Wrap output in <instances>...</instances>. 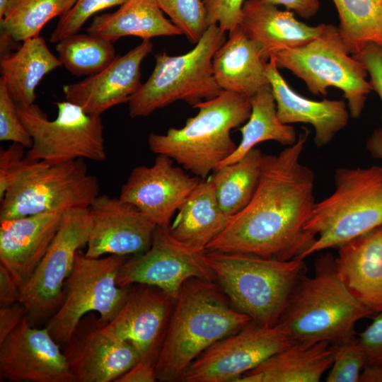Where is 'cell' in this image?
Instances as JSON below:
<instances>
[{
  "mask_svg": "<svg viewBox=\"0 0 382 382\" xmlns=\"http://www.w3.org/2000/svg\"><path fill=\"white\" fill-rule=\"evenodd\" d=\"M356 340L364 354L366 364L382 366V311Z\"/></svg>",
  "mask_w": 382,
  "mask_h": 382,
  "instance_id": "41",
  "label": "cell"
},
{
  "mask_svg": "<svg viewBox=\"0 0 382 382\" xmlns=\"http://www.w3.org/2000/svg\"><path fill=\"white\" fill-rule=\"evenodd\" d=\"M193 108L198 112L183 127H171L163 134L151 133L148 144L153 153L166 156L205 179L236 150L231 131L248 120L250 98L222 90L216 97Z\"/></svg>",
  "mask_w": 382,
  "mask_h": 382,
  "instance_id": "5",
  "label": "cell"
},
{
  "mask_svg": "<svg viewBox=\"0 0 382 382\" xmlns=\"http://www.w3.org/2000/svg\"><path fill=\"white\" fill-rule=\"evenodd\" d=\"M308 135L303 128L294 144L278 154H264L251 199L230 218L206 250L301 259L316 240L306 229L316 204L314 173L301 162Z\"/></svg>",
  "mask_w": 382,
  "mask_h": 382,
  "instance_id": "1",
  "label": "cell"
},
{
  "mask_svg": "<svg viewBox=\"0 0 382 382\" xmlns=\"http://www.w3.org/2000/svg\"><path fill=\"white\" fill-rule=\"evenodd\" d=\"M24 146L13 143L8 149L0 152V200L6 190L26 172L31 169L37 161L26 156Z\"/></svg>",
  "mask_w": 382,
  "mask_h": 382,
  "instance_id": "39",
  "label": "cell"
},
{
  "mask_svg": "<svg viewBox=\"0 0 382 382\" xmlns=\"http://www.w3.org/2000/svg\"><path fill=\"white\" fill-rule=\"evenodd\" d=\"M63 213L47 212L0 221V264L21 287L54 239Z\"/></svg>",
  "mask_w": 382,
  "mask_h": 382,
  "instance_id": "21",
  "label": "cell"
},
{
  "mask_svg": "<svg viewBox=\"0 0 382 382\" xmlns=\"http://www.w3.org/2000/svg\"><path fill=\"white\" fill-rule=\"evenodd\" d=\"M201 180L175 166L170 158L157 155L152 166L132 170L119 197L157 226L169 227L175 213Z\"/></svg>",
  "mask_w": 382,
  "mask_h": 382,
  "instance_id": "16",
  "label": "cell"
},
{
  "mask_svg": "<svg viewBox=\"0 0 382 382\" xmlns=\"http://www.w3.org/2000/svg\"><path fill=\"white\" fill-rule=\"evenodd\" d=\"M338 274L374 313L382 311V225L338 247Z\"/></svg>",
  "mask_w": 382,
  "mask_h": 382,
  "instance_id": "24",
  "label": "cell"
},
{
  "mask_svg": "<svg viewBox=\"0 0 382 382\" xmlns=\"http://www.w3.org/2000/svg\"><path fill=\"white\" fill-rule=\"evenodd\" d=\"M151 40H143L100 72L81 81L63 86L66 100L81 107L87 113L100 115L109 108L128 103L141 83V64L152 52Z\"/></svg>",
  "mask_w": 382,
  "mask_h": 382,
  "instance_id": "20",
  "label": "cell"
},
{
  "mask_svg": "<svg viewBox=\"0 0 382 382\" xmlns=\"http://www.w3.org/2000/svg\"><path fill=\"white\" fill-rule=\"evenodd\" d=\"M208 26L216 24L231 33L238 26L244 0H202Z\"/></svg>",
  "mask_w": 382,
  "mask_h": 382,
  "instance_id": "40",
  "label": "cell"
},
{
  "mask_svg": "<svg viewBox=\"0 0 382 382\" xmlns=\"http://www.w3.org/2000/svg\"><path fill=\"white\" fill-rule=\"evenodd\" d=\"M205 253L206 250L189 247L175 239L169 227L157 226L150 248L122 265L117 283L122 287L136 284L156 286L176 300L189 279H215Z\"/></svg>",
  "mask_w": 382,
  "mask_h": 382,
  "instance_id": "14",
  "label": "cell"
},
{
  "mask_svg": "<svg viewBox=\"0 0 382 382\" xmlns=\"http://www.w3.org/2000/svg\"><path fill=\"white\" fill-rule=\"evenodd\" d=\"M335 191L316 202L306 229L316 236L301 259L382 225V166L340 168Z\"/></svg>",
  "mask_w": 382,
  "mask_h": 382,
  "instance_id": "6",
  "label": "cell"
},
{
  "mask_svg": "<svg viewBox=\"0 0 382 382\" xmlns=\"http://www.w3.org/2000/svg\"><path fill=\"white\" fill-rule=\"evenodd\" d=\"M91 230L88 208L62 214L58 231L38 266L21 289V302L30 323L47 321L63 302L64 284L79 250L86 245Z\"/></svg>",
  "mask_w": 382,
  "mask_h": 382,
  "instance_id": "12",
  "label": "cell"
},
{
  "mask_svg": "<svg viewBox=\"0 0 382 382\" xmlns=\"http://www.w3.org/2000/svg\"><path fill=\"white\" fill-rule=\"evenodd\" d=\"M226 40L225 32L213 24L188 52L155 54L151 74L128 102L130 117H147L178 100L194 107L216 97L222 90L214 76L212 59Z\"/></svg>",
  "mask_w": 382,
  "mask_h": 382,
  "instance_id": "7",
  "label": "cell"
},
{
  "mask_svg": "<svg viewBox=\"0 0 382 382\" xmlns=\"http://www.w3.org/2000/svg\"><path fill=\"white\" fill-rule=\"evenodd\" d=\"M11 0H0V18H1L10 3Z\"/></svg>",
  "mask_w": 382,
  "mask_h": 382,
  "instance_id": "49",
  "label": "cell"
},
{
  "mask_svg": "<svg viewBox=\"0 0 382 382\" xmlns=\"http://www.w3.org/2000/svg\"><path fill=\"white\" fill-rule=\"evenodd\" d=\"M373 313L348 289L335 257L327 253L316 260L312 276L300 279L278 323L294 342L337 344L354 337L356 323Z\"/></svg>",
  "mask_w": 382,
  "mask_h": 382,
  "instance_id": "3",
  "label": "cell"
},
{
  "mask_svg": "<svg viewBox=\"0 0 382 382\" xmlns=\"http://www.w3.org/2000/svg\"><path fill=\"white\" fill-rule=\"evenodd\" d=\"M76 0H11L0 18L1 33L16 42L39 36L43 26L66 13Z\"/></svg>",
  "mask_w": 382,
  "mask_h": 382,
  "instance_id": "33",
  "label": "cell"
},
{
  "mask_svg": "<svg viewBox=\"0 0 382 382\" xmlns=\"http://www.w3.org/2000/svg\"><path fill=\"white\" fill-rule=\"evenodd\" d=\"M86 32L112 42L125 36L143 40L183 34L164 16L156 0H127L115 12L95 16Z\"/></svg>",
  "mask_w": 382,
  "mask_h": 382,
  "instance_id": "28",
  "label": "cell"
},
{
  "mask_svg": "<svg viewBox=\"0 0 382 382\" xmlns=\"http://www.w3.org/2000/svg\"><path fill=\"white\" fill-rule=\"evenodd\" d=\"M238 26L259 47L263 59L276 53L302 46L319 37L326 24L308 25L294 13L282 11L263 0L244 1Z\"/></svg>",
  "mask_w": 382,
  "mask_h": 382,
  "instance_id": "22",
  "label": "cell"
},
{
  "mask_svg": "<svg viewBox=\"0 0 382 382\" xmlns=\"http://www.w3.org/2000/svg\"><path fill=\"white\" fill-rule=\"evenodd\" d=\"M338 12V31L349 54L368 44L382 47V0H332Z\"/></svg>",
  "mask_w": 382,
  "mask_h": 382,
  "instance_id": "32",
  "label": "cell"
},
{
  "mask_svg": "<svg viewBox=\"0 0 382 382\" xmlns=\"http://www.w3.org/2000/svg\"><path fill=\"white\" fill-rule=\"evenodd\" d=\"M266 64L257 45L239 26L229 33L228 40L212 59L214 76L220 88L250 98L270 86Z\"/></svg>",
  "mask_w": 382,
  "mask_h": 382,
  "instance_id": "25",
  "label": "cell"
},
{
  "mask_svg": "<svg viewBox=\"0 0 382 382\" xmlns=\"http://www.w3.org/2000/svg\"><path fill=\"white\" fill-rule=\"evenodd\" d=\"M99 193L98 180L88 173L83 159L58 163L38 161L0 200V221L88 208Z\"/></svg>",
  "mask_w": 382,
  "mask_h": 382,
  "instance_id": "9",
  "label": "cell"
},
{
  "mask_svg": "<svg viewBox=\"0 0 382 382\" xmlns=\"http://www.w3.org/2000/svg\"><path fill=\"white\" fill-rule=\"evenodd\" d=\"M88 209L86 256L135 255L150 248L157 226L131 204L119 197L99 195Z\"/></svg>",
  "mask_w": 382,
  "mask_h": 382,
  "instance_id": "18",
  "label": "cell"
},
{
  "mask_svg": "<svg viewBox=\"0 0 382 382\" xmlns=\"http://www.w3.org/2000/svg\"><path fill=\"white\" fill-rule=\"evenodd\" d=\"M169 226L172 236L189 247L206 250L226 227L231 216L221 209L209 177L202 179Z\"/></svg>",
  "mask_w": 382,
  "mask_h": 382,
  "instance_id": "27",
  "label": "cell"
},
{
  "mask_svg": "<svg viewBox=\"0 0 382 382\" xmlns=\"http://www.w3.org/2000/svg\"><path fill=\"white\" fill-rule=\"evenodd\" d=\"M128 257H90L81 249L78 250L64 284L63 302L45 326L57 343L63 345L79 320L90 312H97L105 323L116 316L129 291V286L122 287L117 283L118 271Z\"/></svg>",
  "mask_w": 382,
  "mask_h": 382,
  "instance_id": "10",
  "label": "cell"
},
{
  "mask_svg": "<svg viewBox=\"0 0 382 382\" xmlns=\"http://www.w3.org/2000/svg\"><path fill=\"white\" fill-rule=\"evenodd\" d=\"M0 140L11 141L30 149L33 139L21 122L16 103L10 96L4 79L0 78Z\"/></svg>",
  "mask_w": 382,
  "mask_h": 382,
  "instance_id": "38",
  "label": "cell"
},
{
  "mask_svg": "<svg viewBox=\"0 0 382 382\" xmlns=\"http://www.w3.org/2000/svg\"><path fill=\"white\" fill-rule=\"evenodd\" d=\"M175 302L156 286L132 284L120 311L105 328L129 342L141 360L155 364Z\"/></svg>",
  "mask_w": 382,
  "mask_h": 382,
  "instance_id": "19",
  "label": "cell"
},
{
  "mask_svg": "<svg viewBox=\"0 0 382 382\" xmlns=\"http://www.w3.org/2000/svg\"><path fill=\"white\" fill-rule=\"evenodd\" d=\"M361 382H382V366L366 364L359 376Z\"/></svg>",
  "mask_w": 382,
  "mask_h": 382,
  "instance_id": "48",
  "label": "cell"
},
{
  "mask_svg": "<svg viewBox=\"0 0 382 382\" xmlns=\"http://www.w3.org/2000/svg\"><path fill=\"white\" fill-rule=\"evenodd\" d=\"M205 260L232 305L263 326L278 323L300 279L304 259L266 258L241 253L207 251Z\"/></svg>",
  "mask_w": 382,
  "mask_h": 382,
  "instance_id": "4",
  "label": "cell"
},
{
  "mask_svg": "<svg viewBox=\"0 0 382 382\" xmlns=\"http://www.w3.org/2000/svg\"><path fill=\"white\" fill-rule=\"evenodd\" d=\"M55 48L62 65L77 76L96 74L117 57L113 42L88 33L66 37Z\"/></svg>",
  "mask_w": 382,
  "mask_h": 382,
  "instance_id": "34",
  "label": "cell"
},
{
  "mask_svg": "<svg viewBox=\"0 0 382 382\" xmlns=\"http://www.w3.org/2000/svg\"><path fill=\"white\" fill-rule=\"evenodd\" d=\"M272 59L306 83L314 95H327L329 87L343 92L352 118L359 117L372 91L364 65L349 53L337 27L326 24L322 34L300 47L279 52Z\"/></svg>",
  "mask_w": 382,
  "mask_h": 382,
  "instance_id": "8",
  "label": "cell"
},
{
  "mask_svg": "<svg viewBox=\"0 0 382 382\" xmlns=\"http://www.w3.org/2000/svg\"><path fill=\"white\" fill-rule=\"evenodd\" d=\"M330 345L334 352V357L326 381H359L360 374L366 361L356 338Z\"/></svg>",
  "mask_w": 382,
  "mask_h": 382,
  "instance_id": "36",
  "label": "cell"
},
{
  "mask_svg": "<svg viewBox=\"0 0 382 382\" xmlns=\"http://www.w3.org/2000/svg\"><path fill=\"white\" fill-rule=\"evenodd\" d=\"M59 58L37 36L24 40L16 50L1 57L0 69L7 90L16 104L31 105L44 76L61 66Z\"/></svg>",
  "mask_w": 382,
  "mask_h": 382,
  "instance_id": "29",
  "label": "cell"
},
{
  "mask_svg": "<svg viewBox=\"0 0 382 382\" xmlns=\"http://www.w3.org/2000/svg\"><path fill=\"white\" fill-rule=\"evenodd\" d=\"M105 324L90 312L63 345L73 382L115 381L141 359L136 349L109 332Z\"/></svg>",
  "mask_w": 382,
  "mask_h": 382,
  "instance_id": "15",
  "label": "cell"
},
{
  "mask_svg": "<svg viewBox=\"0 0 382 382\" xmlns=\"http://www.w3.org/2000/svg\"><path fill=\"white\" fill-rule=\"evenodd\" d=\"M264 154L254 148L236 162L216 167L209 175L217 201L229 216L243 209L257 186Z\"/></svg>",
  "mask_w": 382,
  "mask_h": 382,
  "instance_id": "31",
  "label": "cell"
},
{
  "mask_svg": "<svg viewBox=\"0 0 382 382\" xmlns=\"http://www.w3.org/2000/svg\"><path fill=\"white\" fill-rule=\"evenodd\" d=\"M251 112L240 128L241 139L233 153L216 167L233 163L262 141H274L284 146L294 144L298 137L294 128L279 119L271 86L265 87L250 98Z\"/></svg>",
  "mask_w": 382,
  "mask_h": 382,
  "instance_id": "30",
  "label": "cell"
},
{
  "mask_svg": "<svg viewBox=\"0 0 382 382\" xmlns=\"http://www.w3.org/2000/svg\"><path fill=\"white\" fill-rule=\"evenodd\" d=\"M266 72L279 120L286 125H311L315 131L314 142L318 147L329 144L348 124L350 115L344 100L316 101L298 94L280 74L272 59L267 62Z\"/></svg>",
  "mask_w": 382,
  "mask_h": 382,
  "instance_id": "23",
  "label": "cell"
},
{
  "mask_svg": "<svg viewBox=\"0 0 382 382\" xmlns=\"http://www.w3.org/2000/svg\"><path fill=\"white\" fill-rule=\"evenodd\" d=\"M55 105L57 115L51 120L36 104H16L20 119L33 139L26 156L51 163L104 161L107 154L100 115L88 114L66 100Z\"/></svg>",
  "mask_w": 382,
  "mask_h": 382,
  "instance_id": "11",
  "label": "cell"
},
{
  "mask_svg": "<svg viewBox=\"0 0 382 382\" xmlns=\"http://www.w3.org/2000/svg\"><path fill=\"white\" fill-rule=\"evenodd\" d=\"M163 13L185 34L192 44H197L207 29V14L202 0H156Z\"/></svg>",
  "mask_w": 382,
  "mask_h": 382,
  "instance_id": "35",
  "label": "cell"
},
{
  "mask_svg": "<svg viewBox=\"0 0 382 382\" xmlns=\"http://www.w3.org/2000/svg\"><path fill=\"white\" fill-rule=\"evenodd\" d=\"M26 310L21 302L0 307V343L26 316Z\"/></svg>",
  "mask_w": 382,
  "mask_h": 382,
  "instance_id": "43",
  "label": "cell"
},
{
  "mask_svg": "<svg viewBox=\"0 0 382 382\" xmlns=\"http://www.w3.org/2000/svg\"><path fill=\"white\" fill-rule=\"evenodd\" d=\"M333 357V349L328 342L311 345L294 342L236 382H318L330 369Z\"/></svg>",
  "mask_w": 382,
  "mask_h": 382,
  "instance_id": "26",
  "label": "cell"
},
{
  "mask_svg": "<svg viewBox=\"0 0 382 382\" xmlns=\"http://www.w3.org/2000/svg\"><path fill=\"white\" fill-rule=\"evenodd\" d=\"M157 381L155 364L140 359L115 382H154Z\"/></svg>",
  "mask_w": 382,
  "mask_h": 382,
  "instance_id": "45",
  "label": "cell"
},
{
  "mask_svg": "<svg viewBox=\"0 0 382 382\" xmlns=\"http://www.w3.org/2000/svg\"><path fill=\"white\" fill-rule=\"evenodd\" d=\"M294 342L279 323L260 325L253 320L204 351L190 366L186 382H236Z\"/></svg>",
  "mask_w": 382,
  "mask_h": 382,
  "instance_id": "13",
  "label": "cell"
},
{
  "mask_svg": "<svg viewBox=\"0 0 382 382\" xmlns=\"http://www.w3.org/2000/svg\"><path fill=\"white\" fill-rule=\"evenodd\" d=\"M251 320L232 305L219 284L189 279L175 300L155 364L157 380L184 381L190 366L204 351Z\"/></svg>",
  "mask_w": 382,
  "mask_h": 382,
  "instance_id": "2",
  "label": "cell"
},
{
  "mask_svg": "<svg viewBox=\"0 0 382 382\" xmlns=\"http://www.w3.org/2000/svg\"><path fill=\"white\" fill-rule=\"evenodd\" d=\"M1 381L73 382L60 345L27 316L0 343Z\"/></svg>",
  "mask_w": 382,
  "mask_h": 382,
  "instance_id": "17",
  "label": "cell"
},
{
  "mask_svg": "<svg viewBox=\"0 0 382 382\" xmlns=\"http://www.w3.org/2000/svg\"><path fill=\"white\" fill-rule=\"evenodd\" d=\"M127 0H76L74 6L59 17L50 37L52 43L78 33L85 22L98 11L122 5Z\"/></svg>",
  "mask_w": 382,
  "mask_h": 382,
  "instance_id": "37",
  "label": "cell"
},
{
  "mask_svg": "<svg viewBox=\"0 0 382 382\" xmlns=\"http://www.w3.org/2000/svg\"><path fill=\"white\" fill-rule=\"evenodd\" d=\"M366 146L374 158L382 159V128L374 130Z\"/></svg>",
  "mask_w": 382,
  "mask_h": 382,
  "instance_id": "47",
  "label": "cell"
},
{
  "mask_svg": "<svg viewBox=\"0 0 382 382\" xmlns=\"http://www.w3.org/2000/svg\"><path fill=\"white\" fill-rule=\"evenodd\" d=\"M273 5H283L303 18L314 16L320 7L319 0H263Z\"/></svg>",
  "mask_w": 382,
  "mask_h": 382,
  "instance_id": "46",
  "label": "cell"
},
{
  "mask_svg": "<svg viewBox=\"0 0 382 382\" xmlns=\"http://www.w3.org/2000/svg\"><path fill=\"white\" fill-rule=\"evenodd\" d=\"M20 297V286L10 272L0 264V307L18 302Z\"/></svg>",
  "mask_w": 382,
  "mask_h": 382,
  "instance_id": "44",
  "label": "cell"
},
{
  "mask_svg": "<svg viewBox=\"0 0 382 382\" xmlns=\"http://www.w3.org/2000/svg\"><path fill=\"white\" fill-rule=\"evenodd\" d=\"M352 56L364 65L370 77L372 91L377 93L382 102V47L375 43H369Z\"/></svg>",
  "mask_w": 382,
  "mask_h": 382,
  "instance_id": "42",
  "label": "cell"
}]
</instances>
